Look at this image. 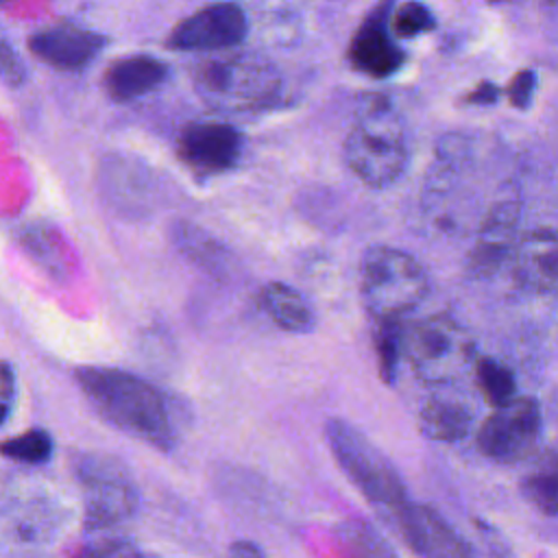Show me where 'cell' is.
<instances>
[{
  "instance_id": "6da1fadb",
  "label": "cell",
  "mask_w": 558,
  "mask_h": 558,
  "mask_svg": "<svg viewBox=\"0 0 558 558\" xmlns=\"http://www.w3.org/2000/svg\"><path fill=\"white\" fill-rule=\"evenodd\" d=\"M74 377L89 403L109 423L153 447L172 449L174 427L170 412L166 399L153 384L109 366H83Z\"/></svg>"
},
{
  "instance_id": "d6986e66",
  "label": "cell",
  "mask_w": 558,
  "mask_h": 558,
  "mask_svg": "<svg viewBox=\"0 0 558 558\" xmlns=\"http://www.w3.org/2000/svg\"><path fill=\"white\" fill-rule=\"evenodd\" d=\"M519 490L523 499L545 517H558V451L545 449L532 453Z\"/></svg>"
},
{
  "instance_id": "484cf974",
  "label": "cell",
  "mask_w": 558,
  "mask_h": 558,
  "mask_svg": "<svg viewBox=\"0 0 558 558\" xmlns=\"http://www.w3.org/2000/svg\"><path fill=\"white\" fill-rule=\"evenodd\" d=\"M499 98V87L493 85V83H482L480 87H475L471 94H466V102H473V105H490Z\"/></svg>"
},
{
  "instance_id": "f1b7e54d",
  "label": "cell",
  "mask_w": 558,
  "mask_h": 558,
  "mask_svg": "<svg viewBox=\"0 0 558 558\" xmlns=\"http://www.w3.org/2000/svg\"><path fill=\"white\" fill-rule=\"evenodd\" d=\"M488 2H493V4H504V2H512V0H488Z\"/></svg>"
},
{
  "instance_id": "5b68a950",
  "label": "cell",
  "mask_w": 558,
  "mask_h": 558,
  "mask_svg": "<svg viewBox=\"0 0 558 558\" xmlns=\"http://www.w3.org/2000/svg\"><path fill=\"white\" fill-rule=\"evenodd\" d=\"M325 436L338 466L373 506L392 512L408 501L399 471L360 429L342 418H329Z\"/></svg>"
},
{
  "instance_id": "8992f818",
  "label": "cell",
  "mask_w": 558,
  "mask_h": 558,
  "mask_svg": "<svg viewBox=\"0 0 558 558\" xmlns=\"http://www.w3.org/2000/svg\"><path fill=\"white\" fill-rule=\"evenodd\" d=\"M403 355L418 379L447 384L471 368L475 342L453 316L434 314L403 331Z\"/></svg>"
},
{
  "instance_id": "4fadbf2b",
  "label": "cell",
  "mask_w": 558,
  "mask_h": 558,
  "mask_svg": "<svg viewBox=\"0 0 558 558\" xmlns=\"http://www.w3.org/2000/svg\"><path fill=\"white\" fill-rule=\"evenodd\" d=\"M512 277L527 292L558 290V231L541 227L523 233L510 255Z\"/></svg>"
},
{
  "instance_id": "2e32d148",
  "label": "cell",
  "mask_w": 558,
  "mask_h": 558,
  "mask_svg": "<svg viewBox=\"0 0 558 558\" xmlns=\"http://www.w3.org/2000/svg\"><path fill=\"white\" fill-rule=\"evenodd\" d=\"M168 68L163 61L148 54L118 59L105 72V89L118 102L135 100L163 83Z\"/></svg>"
},
{
  "instance_id": "52a82bcc",
  "label": "cell",
  "mask_w": 558,
  "mask_h": 558,
  "mask_svg": "<svg viewBox=\"0 0 558 558\" xmlns=\"http://www.w3.org/2000/svg\"><path fill=\"white\" fill-rule=\"evenodd\" d=\"M541 408L530 397H512L495 408L477 432L480 451L499 464L527 460L541 440Z\"/></svg>"
},
{
  "instance_id": "4dcf8cb0",
  "label": "cell",
  "mask_w": 558,
  "mask_h": 558,
  "mask_svg": "<svg viewBox=\"0 0 558 558\" xmlns=\"http://www.w3.org/2000/svg\"><path fill=\"white\" fill-rule=\"evenodd\" d=\"M0 2H7V0H0Z\"/></svg>"
},
{
  "instance_id": "cb8c5ba5",
  "label": "cell",
  "mask_w": 558,
  "mask_h": 558,
  "mask_svg": "<svg viewBox=\"0 0 558 558\" xmlns=\"http://www.w3.org/2000/svg\"><path fill=\"white\" fill-rule=\"evenodd\" d=\"M0 78L13 87L26 81V65L22 63L20 54L2 35H0Z\"/></svg>"
},
{
  "instance_id": "9c48e42d",
  "label": "cell",
  "mask_w": 558,
  "mask_h": 558,
  "mask_svg": "<svg viewBox=\"0 0 558 558\" xmlns=\"http://www.w3.org/2000/svg\"><path fill=\"white\" fill-rule=\"evenodd\" d=\"M244 137L227 122H194L179 135L181 161L198 174L231 170L242 155Z\"/></svg>"
},
{
  "instance_id": "9a60e30c",
  "label": "cell",
  "mask_w": 558,
  "mask_h": 558,
  "mask_svg": "<svg viewBox=\"0 0 558 558\" xmlns=\"http://www.w3.org/2000/svg\"><path fill=\"white\" fill-rule=\"evenodd\" d=\"M105 37L81 28L72 24H61V26H48L44 31H37L28 39L31 52L57 68V70H81L89 61L96 59V54L102 50Z\"/></svg>"
},
{
  "instance_id": "7402d4cb",
  "label": "cell",
  "mask_w": 558,
  "mask_h": 558,
  "mask_svg": "<svg viewBox=\"0 0 558 558\" xmlns=\"http://www.w3.org/2000/svg\"><path fill=\"white\" fill-rule=\"evenodd\" d=\"M0 453L17 460V462H26V464H39L46 462L52 453V438L48 432L44 429H28L15 438H9L0 445Z\"/></svg>"
},
{
  "instance_id": "e0dca14e",
  "label": "cell",
  "mask_w": 558,
  "mask_h": 558,
  "mask_svg": "<svg viewBox=\"0 0 558 558\" xmlns=\"http://www.w3.org/2000/svg\"><path fill=\"white\" fill-rule=\"evenodd\" d=\"M257 303L283 331L305 333L314 327V310L299 290L283 281L266 283L257 294Z\"/></svg>"
},
{
  "instance_id": "ffe728a7",
  "label": "cell",
  "mask_w": 558,
  "mask_h": 558,
  "mask_svg": "<svg viewBox=\"0 0 558 558\" xmlns=\"http://www.w3.org/2000/svg\"><path fill=\"white\" fill-rule=\"evenodd\" d=\"M477 386L490 405H501L517 395L514 373L493 357H477L473 362Z\"/></svg>"
},
{
  "instance_id": "83f0119b",
  "label": "cell",
  "mask_w": 558,
  "mask_h": 558,
  "mask_svg": "<svg viewBox=\"0 0 558 558\" xmlns=\"http://www.w3.org/2000/svg\"><path fill=\"white\" fill-rule=\"evenodd\" d=\"M9 410H11V401H9V399H4V397H0V425L7 421Z\"/></svg>"
},
{
  "instance_id": "277c9868",
  "label": "cell",
  "mask_w": 558,
  "mask_h": 558,
  "mask_svg": "<svg viewBox=\"0 0 558 558\" xmlns=\"http://www.w3.org/2000/svg\"><path fill=\"white\" fill-rule=\"evenodd\" d=\"M360 292L375 320L401 318L425 301L429 279L414 255L379 244L362 257Z\"/></svg>"
},
{
  "instance_id": "44dd1931",
  "label": "cell",
  "mask_w": 558,
  "mask_h": 558,
  "mask_svg": "<svg viewBox=\"0 0 558 558\" xmlns=\"http://www.w3.org/2000/svg\"><path fill=\"white\" fill-rule=\"evenodd\" d=\"M373 340H375V353L379 364V377L386 384H392L399 355L403 353L401 318H379Z\"/></svg>"
},
{
  "instance_id": "4316f807",
  "label": "cell",
  "mask_w": 558,
  "mask_h": 558,
  "mask_svg": "<svg viewBox=\"0 0 558 558\" xmlns=\"http://www.w3.org/2000/svg\"><path fill=\"white\" fill-rule=\"evenodd\" d=\"M231 554H233V556H262L264 551H262L257 545L248 543V541H238V543L231 547Z\"/></svg>"
},
{
  "instance_id": "8fae6325",
  "label": "cell",
  "mask_w": 558,
  "mask_h": 558,
  "mask_svg": "<svg viewBox=\"0 0 558 558\" xmlns=\"http://www.w3.org/2000/svg\"><path fill=\"white\" fill-rule=\"evenodd\" d=\"M397 530L408 547L418 556H471L473 549L458 536V532L429 506L405 501L392 510Z\"/></svg>"
},
{
  "instance_id": "ac0fdd59",
  "label": "cell",
  "mask_w": 558,
  "mask_h": 558,
  "mask_svg": "<svg viewBox=\"0 0 558 558\" xmlns=\"http://www.w3.org/2000/svg\"><path fill=\"white\" fill-rule=\"evenodd\" d=\"M471 423V408L453 397H432L418 410V429L429 440H462L469 434Z\"/></svg>"
},
{
  "instance_id": "603a6c76",
  "label": "cell",
  "mask_w": 558,
  "mask_h": 558,
  "mask_svg": "<svg viewBox=\"0 0 558 558\" xmlns=\"http://www.w3.org/2000/svg\"><path fill=\"white\" fill-rule=\"evenodd\" d=\"M390 31L399 37V39H410L416 37L421 33H427L434 28V17L429 13V9L421 2H405L401 4L395 15H390Z\"/></svg>"
},
{
  "instance_id": "d4e9b609",
  "label": "cell",
  "mask_w": 558,
  "mask_h": 558,
  "mask_svg": "<svg viewBox=\"0 0 558 558\" xmlns=\"http://www.w3.org/2000/svg\"><path fill=\"white\" fill-rule=\"evenodd\" d=\"M534 87H536V74L532 70H521L512 76L510 85H508V98L512 102V107L517 109H527L534 96Z\"/></svg>"
},
{
  "instance_id": "7c38bea8",
  "label": "cell",
  "mask_w": 558,
  "mask_h": 558,
  "mask_svg": "<svg viewBox=\"0 0 558 558\" xmlns=\"http://www.w3.org/2000/svg\"><path fill=\"white\" fill-rule=\"evenodd\" d=\"M388 13V0L373 7L366 20L357 26L347 52L351 65L373 78H386L403 63V50L390 37Z\"/></svg>"
},
{
  "instance_id": "7a4b0ae2",
  "label": "cell",
  "mask_w": 558,
  "mask_h": 558,
  "mask_svg": "<svg viewBox=\"0 0 558 558\" xmlns=\"http://www.w3.org/2000/svg\"><path fill=\"white\" fill-rule=\"evenodd\" d=\"M342 153L349 170L366 187L384 190L403 177L410 161L408 133L401 116L384 96L362 102Z\"/></svg>"
},
{
  "instance_id": "5bb4252c",
  "label": "cell",
  "mask_w": 558,
  "mask_h": 558,
  "mask_svg": "<svg viewBox=\"0 0 558 558\" xmlns=\"http://www.w3.org/2000/svg\"><path fill=\"white\" fill-rule=\"evenodd\" d=\"M85 521L89 527L113 525L129 519L137 506L133 486L118 471L87 464L83 471Z\"/></svg>"
},
{
  "instance_id": "f546056e",
  "label": "cell",
  "mask_w": 558,
  "mask_h": 558,
  "mask_svg": "<svg viewBox=\"0 0 558 558\" xmlns=\"http://www.w3.org/2000/svg\"><path fill=\"white\" fill-rule=\"evenodd\" d=\"M545 4H551V7H558V0H545Z\"/></svg>"
},
{
  "instance_id": "30bf717a",
  "label": "cell",
  "mask_w": 558,
  "mask_h": 558,
  "mask_svg": "<svg viewBox=\"0 0 558 558\" xmlns=\"http://www.w3.org/2000/svg\"><path fill=\"white\" fill-rule=\"evenodd\" d=\"M521 205L514 198L497 201L482 218L473 248L469 251V272L475 277H490L504 262L510 259L517 244V227Z\"/></svg>"
},
{
  "instance_id": "ba28073f",
  "label": "cell",
  "mask_w": 558,
  "mask_h": 558,
  "mask_svg": "<svg viewBox=\"0 0 558 558\" xmlns=\"http://www.w3.org/2000/svg\"><path fill=\"white\" fill-rule=\"evenodd\" d=\"M246 37V15L233 2H216L198 9L190 17L181 20L170 37L168 46L174 50H222L238 46Z\"/></svg>"
},
{
  "instance_id": "3957f363",
  "label": "cell",
  "mask_w": 558,
  "mask_h": 558,
  "mask_svg": "<svg viewBox=\"0 0 558 558\" xmlns=\"http://www.w3.org/2000/svg\"><path fill=\"white\" fill-rule=\"evenodd\" d=\"M198 96L218 111L246 113L268 109L281 92L277 68L255 54H227L201 63L194 72Z\"/></svg>"
}]
</instances>
